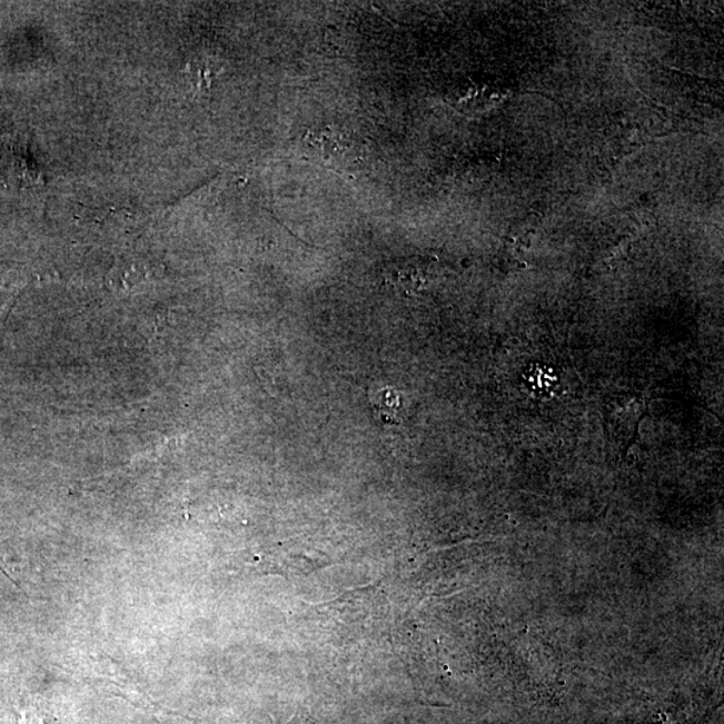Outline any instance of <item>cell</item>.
Returning <instances> with one entry per match:
<instances>
[{
    "label": "cell",
    "mask_w": 724,
    "mask_h": 724,
    "mask_svg": "<svg viewBox=\"0 0 724 724\" xmlns=\"http://www.w3.org/2000/svg\"><path fill=\"white\" fill-rule=\"evenodd\" d=\"M42 175L37 162L19 148L0 152V180L8 188L29 189L41 182Z\"/></svg>",
    "instance_id": "1"
},
{
    "label": "cell",
    "mask_w": 724,
    "mask_h": 724,
    "mask_svg": "<svg viewBox=\"0 0 724 724\" xmlns=\"http://www.w3.org/2000/svg\"><path fill=\"white\" fill-rule=\"evenodd\" d=\"M371 407H374L375 416L378 420L385 424H396L401 421L403 404L399 394L390 388L377 390L370 397Z\"/></svg>",
    "instance_id": "2"
}]
</instances>
